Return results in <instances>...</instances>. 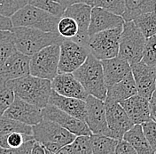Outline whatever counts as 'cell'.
I'll list each match as a JSON object with an SVG mask.
<instances>
[{"mask_svg": "<svg viewBox=\"0 0 156 154\" xmlns=\"http://www.w3.org/2000/svg\"><path fill=\"white\" fill-rule=\"evenodd\" d=\"M6 85L12 90L14 96L40 109L48 104L51 91V80L28 75L25 77L10 79Z\"/></svg>", "mask_w": 156, "mask_h": 154, "instance_id": "6da1fadb", "label": "cell"}, {"mask_svg": "<svg viewBox=\"0 0 156 154\" xmlns=\"http://www.w3.org/2000/svg\"><path fill=\"white\" fill-rule=\"evenodd\" d=\"M11 32L16 50L29 56L50 45H60L64 39L58 33L28 27H12Z\"/></svg>", "mask_w": 156, "mask_h": 154, "instance_id": "7a4b0ae2", "label": "cell"}, {"mask_svg": "<svg viewBox=\"0 0 156 154\" xmlns=\"http://www.w3.org/2000/svg\"><path fill=\"white\" fill-rule=\"evenodd\" d=\"M73 75L82 84L88 95L105 101L107 87L100 60L89 54L84 62L73 72Z\"/></svg>", "mask_w": 156, "mask_h": 154, "instance_id": "3957f363", "label": "cell"}, {"mask_svg": "<svg viewBox=\"0 0 156 154\" xmlns=\"http://www.w3.org/2000/svg\"><path fill=\"white\" fill-rule=\"evenodd\" d=\"M10 18L13 27H28L58 33L57 25L60 17L27 4L17 10Z\"/></svg>", "mask_w": 156, "mask_h": 154, "instance_id": "277c9868", "label": "cell"}, {"mask_svg": "<svg viewBox=\"0 0 156 154\" xmlns=\"http://www.w3.org/2000/svg\"><path fill=\"white\" fill-rule=\"evenodd\" d=\"M145 43L146 38L134 21H124L120 37L118 56L125 59L131 66L141 61Z\"/></svg>", "mask_w": 156, "mask_h": 154, "instance_id": "5b68a950", "label": "cell"}, {"mask_svg": "<svg viewBox=\"0 0 156 154\" xmlns=\"http://www.w3.org/2000/svg\"><path fill=\"white\" fill-rule=\"evenodd\" d=\"M122 30V26H119L89 36L86 45L89 53L100 61L117 56Z\"/></svg>", "mask_w": 156, "mask_h": 154, "instance_id": "8992f818", "label": "cell"}, {"mask_svg": "<svg viewBox=\"0 0 156 154\" xmlns=\"http://www.w3.org/2000/svg\"><path fill=\"white\" fill-rule=\"evenodd\" d=\"M59 45H50L29 57V73L51 80L58 74Z\"/></svg>", "mask_w": 156, "mask_h": 154, "instance_id": "52a82bcc", "label": "cell"}, {"mask_svg": "<svg viewBox=\"0 0 156 154\" xmlns=\"http://www.w3.org/2000/svg\"><path fill=\"white\" fill-rule=\"evenodd\" d=\"M89 50L84 46L69 39L59 45L58 73H73L86 60Z\"/></svg>", "mask_w": 156, "mask_h": 154, "instance_id": "ba28073f", "label": "cell"}, {"mask_svg": "<svg viewBox=\"0 0 156 154\" xmlns=\"http://www.w3.org/2000/svg\"><path fill=\"white\" fill-rule=\"evenodd\" d=\"M32 135L40 143L52 142L62 145L70 144L76 136L58 123L44 118L37 124L32 126Z\"/></svg>", "mask_w": 156, "mask_h": 154, "instance_id": "9c48e42d", "label": "cell"}, {"mask_svg": "<svg viewBox=\"0 0 156 154\" xmlns=\"http://www.w3.org/2000/svg\"><path fill=\"white\" fill-rule=\"evenodd\" d=\"M105 102V101H104ZM106 118L109 136L116 140L122 139L123 135L134 125L119 103L105 102Z\"/></svg>", "mask_w": 156, "mask_h": 154, "instance_id": "30bf717a", "label": "cell"}, {"mask_svg": "<svg viewBox=\"0 0 156 154\" xmlns=\"http://www.w3.org/2000/svg\"><path fill=\"white\" fill-rule=\"evenodd\" d=\"M85 105L86 114L84 121L91 134H101L109 136L106 118L105 102L89 95L85 100Z\"/></svg>", "mask_w": 156, "mask_h": 154, "instance_id": "8fae6325", "label": "cell"}, {"mask_svg": "<svg viewBox=\"0 0 156 154\" xmlns=\"http://www.w3.org/2000/svg\"><path fill=\"white\" fill-rule=\"evenodd\" d=\"M42 115L44 118L52 120L69 132L76 135H90L91 132L89 129L84 120L68 114L67 112L58 109L57 107L47 104L42 109Z\"/></svg>", "mask_w": 156, "mask_h": 154, "instance_id": "7c38bea8", "label": "cell"}, {"mask_svg": "<svg viewBox=\"0 0 156 154\" xmlns=\"http://www.w3.org/2000/svg\"><path fill=\"white\" fill-rule=\"evenodd\" d=\"M2 116L29 126L37 124L43 118L42 109L25 102L17 96L14 97L12 104Z\"/></svg>", "mask_w": 156, "mask_h": 154, "instance_id": "4fadbf2b", "label": "cell"}, {"mask_svg": "<svg viewBox=\"0 0 156 154\" xmlns=\"http://www.w3.org/2000/svg\"><path fill=\"white\" fill-rule=\"evenodd\" d=\"M91 7V6L87 4L76 2L66 7L62 15L71 17L76 21L78 26V32L76 36L74 39H72V40L84 46L85 47L89 39L88 28L90 20Z\"/></svg>", "mask_w": 156, "mask_h": 154, "instance_id": "5bb4252c", "label": "cell"}, {"mask_svg": "<svg viewBox=\"0 0 156 154\" xmlns=\"http://www.w3.org/2000/svg\"><path fill=\"white\" fill-rule=\"evenodd\" d=\"M131 73L135 80L137 95L150 100L156 90L155 69L142 61L131 65Z\"/></svg>", "mask_w": 156, "mask_h": 154, "instance_id": "9a60e30c", "label": "cell"}, {"mask_svg": "<svg viewBox=\"0 0 156 154\" xmlns=\"http://www.w3.org/2000/svg\"><path fill=\"white\" fill-rule=\"evenodd\" d=\"M51 89L58 95L86 100L89 96L73 73H58L51 80Z\"/></svg>", "mask_w": 156, "mask_h": 154, "instance_id": "2e32d148", "label": "cell"}, {"mask_svg": "<svg viewBox=\"0 0 156 154\" xmlns=\"http://www.w3.org/2000/svg\"><path fill=\"white\" fill-rule=\"evenodd\" d=\"M29 57L15 50L0 66V80L7 81L29 75Z\"/></svg>", "mask_w": 156, "mask_h": 154, "instance_id": "e0dca14e", "label": "cell"}, {"mask_svg": "<svg viewBox=\"0 0 156 154\" xmlns=\"http://www.w3.org/2000/svg\"><path fill=\"white\" fill-rule=\"evenodd\" d=\"M123 22L124 20L121 15H117L100 7L92 6L88 28V35L91 36L99 31L122 26Z\"/></svg>", "mask_w": 156, "mask_h": 154, "instance_id": "ac0fdd59", "label": "cell"}, {"mask_svg": "<svg viewBox=\"0 0 156 154\" xmlns=\"http://www.w3.org/2000/svg\"><path fill=\"white\" fill-rule=\"evenodd\" d=\"M100 62L107 88L122 80L131 71L129 63L125 59L118 55L115 57L101 60Z\"/></svg>", "mask_w": 156, "mask_h": 154, "instance_id": "d6986e66", "label": "cell"}, {"mask_svg": "<svg viewBox=\"0 0 156 154\" xmlns=\"http://www.w3.org/2000/svg\"><path fill=\"white\" fill-rule=\"evenodd\" d=\"M134 124H142L151 120L149 100L139 95H134L119 103Z\"/></svg>", "mask_w": 156, "mask_h": 154, "instance_id": "ffe728a7", "label": "cell"}, {"mask_svg": "<svg viewBox=\"0 0 156 154\" xmlns=\"http://www.w3.org/2000/svg\"><path fill=\"white\" fill-rule=\"evenodd\" d=\"M49 104L57 107L58 109L67 112L68 114L74 116L79 119L84 120L86 114L85 101L74 97H68L58 95L51 89L49 96Z\"/></svg>", "mask_w": 156, "mask_h": 154, "instance_id": "44dd1931", "label": "cell"}, {"mask_svg": "<svg viewBox=\"0 0 156 154\" xmlns=\"http://www.w3.org/2000/svg\"><path fill=\"white\" fill-rule=\"evenodd\" d=\"M136 94H137L136 83L130 71L122 80L107 87L105 102L121 103Z\"/></svg>", "mask_w": 156, "mask_h": 154, "instance_id": "7402d4cb", "label": "cell"}, {"mask_svg": "<svg viewBox=\"0 0 156 154\" xmlns=\"http://www.w3.org/2000/svg\"><path fill=\"white\" fill-rule=\"evenodd\" d=\"M122 139L129 142L135 149L136 154H153L154 152L149 145L144 134L141 124H134L123 135Z\"/></svg>", "mask_w": 156, "mask_h": 154, "instance_id": "603a6c76", "label": "cell"}, {"mask_svg": "<svg viewBox=\"0 0 156 154\" xmlns=\"http://www.w3.org/2000/svg\"><path fill=\"white\" fill-rule=\"evenodd\" d=\"M156 10V0H125V10L122 17L132 21L141 13Z\"/></svg>", "mask_w": 156, "mask_h": 154, "instance_id": "cb8c5ba5", "label": "cell"}, {"mask_svg": "<svg viewBox=\"0 0 156 154\" xmlns=\"http://www.w3.org/2000/svg\"><path fill=\"white\" fill-rule=\"evenodd\" d=\"M90 138L91 152L93 154L115 153L118 140L101 134H91L90 135Z\"/></svg>", "mask_w": 156, "mask_h": 154, "instance_id": "d4e9b609", "label": "cell"}, {"mask_svg": "<svg viewBox=\"0 0 156 154\" xmlns=\"http://www.w3.org/2000/svg\"><path fill=\"white\" fill-rule=\"evenodd\" d=\"M59 154H91L90 135H76L68 145H64L58 152Z\"/></svg>", "mask_w": 156, "mask_h": 154, "instance_id": "484cf974", "label": "cell"}, {"mask_svg": "<svg viewBox=\"0 0 156 154\" xmlns=\"http://www.w3.org/2000/svg\"><path fill=\"white\" fill-rule=\"evenodd\" d=\"M12 132H20L22 134L32 135V126L21 123L15 119L0 116V138Z\"/></svg>", "mask_w": 156, "mask_h": 154, "instance_id": "4316f807", "label": "cell"}, {"mask_svg": "<svg viewBox=\"0 0 156 154\" xmlns=\"http://www.w3.org/2000/svg\"><path fill=\"white\" fill-rule=\"evenodd\" d=\"M132 21L146 39L156 34V10L141 13Z\"/></svg>", "mask_w": 156, "mask_h": 154, "instance_id": "83f0119b", "label": "cell"}, {"mask_svg": "<svg viewBox=\"0 0 156 154\" xmlns=\"http://www.w3.org/2000/svg\"><path fill=\"white\" fill-rule=\"evenodd\" d=\"M57 30L62 38L72 39L77 34L78 26L73 18L68 16H61L58 20Z\"/></svg>", "mask_w": 156, "mask_h": 154, "instance_id": "f1b7e54d", "label": "cell"}, {"mask_svg": "<svg viewBox=\"0 0 156 154\" xmlns=\"http://www.w3.org/2000/svg\"><path fill=\"white\" fill-rule=\"evenodd\" d=\"M27 4L39 9L46 11L58 17H61L66 9L62 5L53 0H27Z\"/></svg>", "mask_w": 156, "mask_h": 154, "instance_id": "f546056e", "label": "cell"}, {"mask_svg": "<svg viewBox=\"0 0 156 154\" xmlns=\"http://www.w3.org/2000/svg\"><path fill=\"white\" fill-rule=\"evenodd\" d=\"M34 138L33 135H28L22 134L20 132H12L9 135H5L0 138V147L2 148H18L22 145L25 141Z\"/></svg>", "mask_w": 156, "mask_h": 154, "instance_id": "4dcf8cb0", "label": "cell"}, {"mask_svg": "<svg viewBox=\"0 0 156 154\" xmlns=\"http://www.w3.org/2000/svg\"><path fill=\"white\" fill-rule=\"evenodd\" d=\"M141 61L150 67L156 66V34L146 39Z\"/></svg>", "mask_w": 156, "mask_h": 154, "instance_id": "1f68e13d", "label": "cell"}, {"mask_svg": "<svg viewBox=\"0 0 156 154\" xmlns=\"http://www.w3.org/2000/svg\"><path fill=\"white\" fill-rule=\"evenodd\" d=\"M92 6L100 7L122 16L125 10V0H93Z\"/></svg>", "mask_w": 156, "mask_h": 154, "instance_id": "d6a6232c", "label": "cell"}, {"mask_svg": "<svg viewBox=\"0 0 156 154\" xmlns=\"http://www.w3.org/2000/svg\"><path fill=\"white\" fill-rule=\"evenodd\" d=\"M14 97V93L6 85V81H0V116L12 104Z\"/></svg>", "mask_w": 156, "mask_h": 154, "instance_id": "836d02e7", "label": "cell"}, {"mask_svg": "<svg viewBox=\"0 0 156 154\" xmlns=\"http://www.w3.org/2000/svg\"><path fill=\"white\" fill-rule=\"evenodd\" d=\"M25 5H27V0H0V14L11 17Z\"/></svg>", "mask_w": 156, "mask_h": 154, "instance_id": "e575fe53", "label": "cell"}, {"mask_svg": "<svg viewBox=\"0 0 156 154\" xmlns=\"http://www.w3.org/2000/svg\"><path fill=\"white\" fill-rule=\"evenodd\" d=\"M146 140L151 146L154 153H156V123L149 120L141 124Z\"/></svg>", "mask_w": 156, "mask_h": 154, "instance_id": "d590c367", "label": "cell"}, {"mask_svg": "<svg viewBox=\"0 0 156 154\" xmlns=\"http://www.w3.org/2000/svg\"><path fill=\"white\" fill-rule=\"evenodd\" d=\"M16 50L12 40L0 43V66L10 57V55Z\"/></svg>", "mask_w": 156, "mask_h": 154, "instance_id": "8d00e7d4", "label": "cell"}, {"mask_svg": "<svg viewBox=\"0 0 156 154\" xmlns=\"http://www.w3.org/2000/svg\"><path fill=\"white\" fill-rule=\"evenodd\" d=\"M115 153L116 154H136L135 149L131 146V145L127 142L124 139L118 140L117 145L115 146Z\"/></svg>", "mask_w": 156, "mask_h": 154, "instance_id": "74e56055", "label": "cell"}, {"mask_svg": "<svg viewBox=\"0 0 156 154\" xmlns=\"http://www.w3.org/2000/svg\"><path fill=\"white\" fill-rule=\"evenodd\" d=\"M41 144L44 146V148L46 149L49 154L58 153L59 150L64 146V145L58 144V143H52V142H43Z\"/></svg>", "mask_w": 156, "mask_h": 154, "instance_id": "f35d334b", "label": "cell"}, {"mask_svg": "<svg viewBox=\"0 0 156 154\" xmlns=\"http://www.w3.org/2000/svg\"><path fill=\"white\" fill-rule=\"evenodd\" d=\"M150 118L156 123V90L153 93L151 99L149 100Z\"/></svg>", "mask_w": 156, "mask_h": 154, "instance_id": "ab89813d", "label": "cell"}, {"mask_svg": "<svg viewBox=\"0 0 156 154\" xmlns=\"http://www.w3.org/2000/svg\"><path fill=\"white\" fill-rule=\"evenodd\" d=\"M12 27L11 18L0 14V30H11Z\"/></svg>", "mask_w": 156, "mask_h": 154, "instance_id": "60d3db41", "label": "cell"}, {"mask_svg": "<svg viewBox=\"0 0 156 154\" xmlns=\"http://www.w3.org/2000/svg\"><path fill=\"white\" fill-rule=\"evenodd\" d=\"M31 154H49L48 152L46 151V149L44 148V146L42 145L38 141L35 140V143L32 147V151Z\"/></svg>", "mask_w": 156, "mask_h": 154, "instance_id": "b9f144b4", "label": "cell"}, {"mask_svg": "<svg viewBox=\"0 0 156 154\" xmlns=\"http://www.w3.org/2000/svg\"><path fill=\"white\" fill-rule=\"evenodd\" d=\"M8 40H12L11 30H0V43H3Z\"/></svg>", "mask_w": 156, "mask_h": 154, "instance_id": "7bdbcfd3", "label": "cell"}, {"mask_svg": "<svg viewBox=\"0 0 156 154\" xmlns=\"http://www.w3.org/2000/svg\"><path fill=\"white\" fill-rule=\"evenodd\" d=\"M57 2L59 3L60 5H62L66 8V7H68V6L76 3V0H57Z\"/></svg>", "mask_w": 156, "mask_h": 154, "instance_id": "ee69618b", "label": "cell"}, {"mask_svg": "<svg viewBox=\"0 0 156 154\" xmlns=\"http://www.w3.org/2000/svg\"><path fill=\"white\" fill-rule=\"evenodd\" d=\"M76 2H78V3H84V4H87V5H90V6H92L93 0H76Z\"/></svg>", "mask_w": 156, "mask_h": 154, "instance_id": "f6af8a7d", "label": "cell"}, {"mask_svg": "<svg viewBox=\"0 0 156 154\" xmlns=\"http://www.w3.org/2000/svg\"><path fill=\"white\" fill-rule=\"evenodd\" d=\"M154 69H155V75H156V66L154 67ZM155 85H156V79H155Z\"/></svg>", "mask_w": 156, "mask_h": 154, "instance_id": "bcb514c9", "label": "cell"}, {"mask_svg": "<svg viewBox=\"0 0 156 154\" xmlns=\"http://www.w3.org/2000/svg\"><path fill=\"white\" fill-rule=\"evenodd\" d=\"M53 1H56V2H57V0H53Z\"/></svg>", "mask_w": 156, "mask_h": 154, "instance_id": "7dc6e473", "label": "cell"}, {"mask_svg": "<svg viewBox=\"0 0 156 154\" xmlns=\"http://www.w3.org/2000/svg\"><path fill=\"white\" fill-rule=\"evenodd\" d=\"M0 81H1V80H0Z\"/></svg>", "mask_w": 156, "mask_h": 154, "instance_id": "c3c4849f", "label": "cell"}]
</instances>
